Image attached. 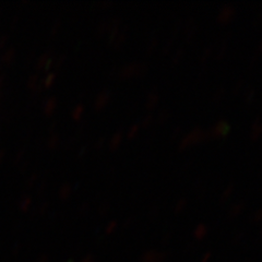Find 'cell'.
I'll return each instance as SVG.
<instances>
[{
  "mask_svg": "<svg viewBox=\"0 0 262 262\" xmlns=\"http://www.w3.org/2000/svg\"><path fill=\"white\" fill-rule=\"evenodd\" d=\"M122 139H124V135H122L121 131H117L116 134H114L111 140V147H113V149H117V147L121 144Z\"/></svg>",
  "mask_w": 262,
  "mask_h": 262,
  "instance_id": "cell-5",
  "label": "cell"
},
{
  "mask_svg": "<svg viewBox=\"0 0 262 262\" xmlns=\"http://www.w3.org/2000/svg\"><path fill=\"white\" fill-rule=\"evenodd\" d=\"M235 12L236 10L232 5H225L221 8L220 13H219V20L221 22H227L235 15Z\"/></svg>",
  "mask_w": 262,
  "mask_h": 262,
  "instance_id": "cell-4",
  "label": "cell"
},
{
  "mask_svg": "<svg viewBox=\"0 0 262 262\" xmlns=\"http://www.w3.org/2000/svg\"><path fill=\"white\" fill-rule=\"evenodd\" d=\"M262 134V125L260 124L259 121H256L255 124L252 125V129H251V137L253 139H257L258 137H260V135Z\"/></svg>",
  "mask_w": 262,
  "mask_h": 262,
  "instance_id": "cell-6",
  "label": "cell"
},
{
  "mask_svg": "<svg viewBox=\"0 0 262 262\" xmlns=\"http://www.w3.org/2000/svg\"><path fill=\"white\" fill-rule=\"evenodd\" d=\"M260 51H262V40H261V43H260Z\"/></svg>",
  "mask_w": 262,
  "mask_h": 262,
  "instance_id": "cell-11",
  "label": "cell"
},
{
  "mask_svg": "<svg viewBox=\"0 0 262 262\" xmlns=\"http://www.w3.org/2000/svg\"><path fill=\"white\" fill-rule=\"evenodd\" d=\"M229 131V125L226 121H220L215 126H213L210 130L209 136L211 138H217V137H223L228 134Z\"/></svg>",
  "mask_w": 262,
  "mask_h": 262,
  "instance_id": "cell-3",
  "label": "cell"
},
{
  "mask_svg": "<svg viewBox=\"0 0 262 262\" xmlns=\"http://www.w3.org/2000/svg\"><path fill=\"white\" fill-rule=\"evenodd\" d=\"M139 129H140V126L139 125H134L133 127H131L129 130H128V133H127V137L128 138H134L137 134H138V131H139Z\"/></svg>",
  "mask_w": 262,
  "mask_h": 262,
  "instance_id": "cell-9",
  "label": "cell"
},
{
  "mask_svg": "<svg viewBox=\"0 0 262 262\" xmlns=\"http://www.w3.org/2000/svg\"><path fill=\"white\" fill-rule=\"evenodd\" d=\"M207 134L204 133L203 130L196 128V129H193L192 131H190L189 134H187L182 141H180L179 143V149L180 150H184L186 149V147L190 146V145H193V144H196L198 142L204 140V139L207 138Z\"/></svg>",
  "mask_w": 262,
  "mask_h": 262,
  "instance_id": "cell-1",
  "label": "cell"
},
{
  "mask_svg": "<svg viewBox=\"0 0 262 262\" xmlns=\"http://www.w3.org/2000/svg\"><path fill=\"white\" fill-rule=\"evenodd\" d=\"M152 119H153L152 115H146V116H145V117L143 118V120H142V124H141L142 127H146L147 125H150Z\"/></svg>",
  "mask_w": 262,
  "mask_h": 262,
  "instance_id": "cell-10",
  "label": "cell"
},
{
  "mask_svg": "<svg viewBox=\"0 0 262 262\" xmlns=\"http://www.w3.org/2000/svg\"><path fill=\"white\" fill-rule=\"evenodd\" d=\"M159 101V96L157 93H150L149 96H147V102H146V107L152 108L153 106L158 103Z\"/></svg>",
  "mask_w": 262,
  "mask_h": 262,
  "instance_id": "cell-7",
  "label": "cell"
},
{
  "mask_svg": "<svg viewBox=\"0 0 262 262\" xmlns=\"http://www.w3.org/2000/svg\"><path fill=\"white\" fill-rule=\"evenodd\" d=\"M145 71V67L141 63H129L125 66L121 70V76L124 78L129 77H135L138 75H141V73Z\"/></svg>",
  "mask_w": 262,
  "mask_h": 262,
  "instance_id": "cell-2",
  "label": "cell"
},
{
  "mask_svg": "<svg viewBox=\"0 0 262 262\" xmlns=\"http://www.w3.org/2000/svg\"><path fill=\"white\" fill-rule=\"evenodd\" d=\"M233 189H234V185L231 184V185H229V186L226 188V189L224 190L222 196H221V200L224 201V200H226L227 198H229V196H231V194H232Z\"/></svg>",
  "mask_w": 262,
  "mask_h": 262,
  "instance_id": "cell-8",
  "label": "cell"
}]
</instances>
